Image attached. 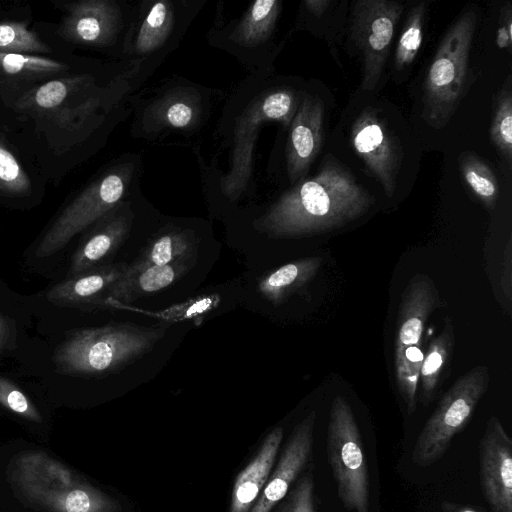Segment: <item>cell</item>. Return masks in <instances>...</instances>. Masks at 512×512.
<instances>
[{
	"label": "cell",
	"mask_w": 512,
	"mask_h": 512,
	"mask_svg": "<svg viewBox=\"0 0 512 512\" xmlns=\"http://www.w3.org/2000/svg\"><path fill=\"white\" fill-rule=\"evenodd\" d=\"M5 133L47 183L58 186L89 154L103 123V88L88 72L49 81L3 105Z\"/></svg>",
	"instance_id": "obj_1"
},
{
	"label": "cell",
	"mask_w": 512,
	"mask_h": 512,
	"mask_svg": "<svg viewBox=\"0 0 512 512\" xmlns=\"http://www.w3.org/2000/svg\"><path fill=\"white\" fill-rule=\"evenodd\" d=\"M373 202L354 175L330 160L314 177L284 193L255 226L275 238L321 233L356 220Z\"/></svg>",
	"instance_id": "obj_2"
},
{
	"label": "cell",
	"mask_w": 512,
	"mask_h": 512,
	"mask_svg": "<svg viewBox=\"0 0 512 512\" xmlns=\"http://www.w3.org/2000/svg\"><path fill=\"white\" fill-rule=\"evenodd\" d=\"M10 481L32 506L45 512H119L118 502L81 479L66 465L39 451L17 455Z\"/></svg>",
	"instance_id": "obj_3"
},
{
	"label": "cell",
	"mask_w": 512,
	"mask_h": 512,
	"mask_svg": "<svg viewBox=\"0 0 512 512\" xmlns=\"http://www.w3.org/2000/svg\"><path fill=\"white\" fill-rule=\"evenodd\" d=\"M166 330L134 323L82 329L58 347L54 360L61 371L69 374L117 372L150 353Z\"/></svg>",
	"instance_id": "obj_4"
},
{
	"label": "cell",
	"mask_w": 512,
	"mask_h": 512,
	"mask_svg": "<svg viewBox=\"0 0 512 512\" xmlns=\"http://www.w3.org/2000/svg\"><path fill=\"white\" fill-rule=\"evenodd\" d=\"M476 19L473 9L463 12L444 35L429 66L423 114L435 129L447 124L464 95Z\"/></svg>",
	"instance_id": "obj_5"
},
{
	"label": "cell",
	"mask_w": 512,
	"mask_h": 512,
	"mask_svg": "<svg viewBox=\"0 0 512 512\" xmlns=\"http://www.w3.org/2000/svg\"><path fill=\"white\" fill-rule=\"evenodd\" d=\"M326 443L343 506L350 512H369L370 480L363 441L353 410L341 395L331 403Z\"/></svg>",
	"instance_id": "obj_6"
},
{
	"label": "cell",
	"mask_w": 512,
	"mask_h": 512,
	"mask_svg": "<svg viewBox=\"0 0 512 512\" xmlns=\"http://www.w3.org/2000/svg\"><path fill=\"white\" fill-rule=\"evenodd\" d=\"M489 382L488 367L478 365L461 376L443 395L416 439L411 456L416 466L429 467L444 456L453 438L472 418Z\"/></svg>",
	"instance_id": "obj_7"
},
{
	"label": "cell",
	"mask_w": 512,
	"mask_h": 512,
	"mask_svg": "<svg viewBox=\"0 0 512 512\" xmlns=\"http://www.w3.org/2000/svg\"><path fill=\"white\" fill-rule=\"evenodd\" d=\"M127 183L128 173L113 167L71 194L44 232L36 255L48 257L66 246L120 202Z\"/></svg>",
	"instance_id": "obj_8"
},
{
	"label": "cell",
	"mask_w": 512,
	"mask_h": 512,
	"mask_svg": "<svg viewBox=\"0 0 512 512\" xmlns=\"http://www.w3.org/2000/svg\"><path fill=\"white\" fill-rule=\"evenodd\" d=\"M298 106L295 93L281 89L257 98L241 114L234 131L231 170L221 181L222 191L231 200L240 196L251 177L253 148L261 126L268 121L288 126Z\"/></svg>",
	"instance_id": "obj_9"
},
{
	"label": "cell",
	"mask_w": 512,
	"mask_h": 512,
	"mask_svg": "<svg viewBox=\"0 0 512 512\" xmlns=\"http://www.w3.org/2000/svg\"><path fill=\"white\" fill-rule=\"evenodd\" d=\"M403 6L390 0H359L351 14L352 39L361 51V88L373 90L385 67Z\"/></svg>",
	"instance_id": "obj_10"
},
{
	"label": "cell",
	"mask_w": 512,
	"mask_h": 512,
	"mask_svg": "<svg viewBox=\"0 0 512 512\" xmlns=\"http://www.w3.org/2000/svg\"><path fill=\"white\" fill-rule=\"evenodd\" d=\"M62 12L52 33L66 47L104 48L119 31L120 11L110 0L53 1Z\"/></svg>",
	"instance_id": "obj_11"
},
{
	"label": "cell",
	"mask_w": 512,
	"mask_h": 512,
	"mask_svg": "<svg viewBox=\"0 0 512 512\" xmlns=\"http://www.w3.org/2000/svg\"><path fill=\"white\" fill-rule=\"evenodd\" d=\"M479 475L493 512H512V440L496 416L490 417L480 440Z\"/></svg>",
	"instance_id": "obj_12"
},
{
	"label": "cell",
	"mask_w": 512,
	"mask_h": 512,
	"mask_svg": "<svg viewBox=\"0 0 512 512\" xmlns=\"http://www.w3.org/2000/svg\"><path fill=\"white\" fill-rule=\"evenodd\" d=\"M82 72L73 56L0 53V100L13 102L55 79Z\"/></svg>",
	"instance_id": "obj_13"
},
{
	"label": "cell",
	"mask_w": 512,
	"mask_h": 512,
	"mask_svg": "<svg viewBox=\"0 0 512 512\" xmlns=\"http://www.w3.org/2000/svg\"><path fill=\"white\" fill-rule=\"evenodd\" d=\"M351 142L366 167L392 197L399 166L397 147L383 121L371 108H365L351 127Z\"/></svg>",
	"instance_id": "obj_14"
},
{
	"label": "cell",
	"mask_w": 512,
	"mask_h": 512,
	"mask_svg": "<svg viewBox=\"0 0 512 512\" xmlns=\"http://www.w3.org/2000/svg\"><path fill=\"white\" fill-rule=\"evenodd\" d=\"M316 413H308L294 428L285 449L249 512H270L288 493L313 452Z\"/></svg>",
	"instance_id": "obj_15"
},
{
	"label": "cell",
	"mask_w": 512,
	"mask_h": 512,
	"mask_svg": "<svg viewBox=\"0 0 512 512\" xmlns=\"http://www.w3.org/2000/svg\"><path fill=\"white\" fill-rule=\"evenodd\" d=\"M47 184L5 131H0V205L34 206L42 200Z\"/></svg>",
	"instance_id": "obj_16"
},
{
	"label": "cell",
	"mask_w": 512,
	"mask_h": 512,
	"mask_svg": "<svg viewBox=\"0 0 512 512\" xmlns=\"http://www.w3.org/2000/svg\"><path fill=\"white\" fill-rule=\"evenodd\" d=\"M92 225L72 258L70 277L109 264L107 261L129 236L132 215L118 203Z\"/></svg>",
	"instance_id": "obj_17"
},
{
	"label": "cell",
	"mask_w": 512,
	"mask_h": 512,
	"mask_svg": "<svg viewBox=\"0 0 512 512\" xmlns=\"http://www.w3.org/2000/svg\"><path fill=\"white\" fill-rule=\"evenodd\" d=\"M196 262L182 261L165 266L128 264L120 279L92 307H115L158 293L183 278Z\"/></svg>",
	"instance_id": "obj_18"
},
{
	"label": "cell",
	"mask_w": 512,
	"mask_h": 512,
	"mask_svg": "<svg viewBox=\"0 0 512 512\" xmlns=\"http://www.w3.org/2000/svg\"><path fill=\"white\" fill-rule=\"evenodd\" d=\"M324 104L310 95L299 103L291 121L287 142V171L295 182L308 171L323 141Z\"/></svg>",
	"instance_id": "obj_19"
},
{
	"label": "cell",
	"mask_w": 512,
	"mask_h": 512,
	"mask_svg": "<svg viewBox=\"0 0 512 512\" xmlns=\"http://www.w3.org/2000/svg\"><path fill=\"white\" fill-rule=\"evenodd\" d=\"M438 302V290L430 277L416 274L410 279L399 305L394 359L406 348L422 343L425 323Z\"/></svg>",
	"instance_id": "obj_20"
},
{
	"label": "cell",
	"mask_w": 512,
	"mask_h": 512,
	"mask_svg": "<svg viewBox=\"0 0 512 512\" xmlns=\"http://www.w3.org/2000/svg\"><path fill=\"white\" fill-rule=\"evenodd\" d=\"M283 428H274L264 439L251 462L235 479L229 512H249L264 488L274 465Z\"/></svg>",
	"instance_id": "obj_21"
},
{
	"label": "cell",
	"mask_w": 512,
	"mask_h": 512,
	"mask_svg": "<svg viewBox=\"0 0 512 512\" xmlns=\"http://www.w3.org/2000/svg\"><path fill=\"white\" fill-rule=\"evenodd\" d=\"M127 267L125 262L109 263L71 276L55 285L47 298L55 303L92 307L120 279Z\"/></svg>",
	"instance_id": "obj_22"
},
{
	"label": "cell",
	"mask_w": 512,
	"mask_h": 512,
	"mask_svg": "<svg viewBox=\"0 0 512 512\" xmlns=\"http://www.w3.org/2000/svg\"><path fill=\"white\" fill-rule=\"evenodd\" d=\"M322 263L321 257H306L282 265L259 280L258 291L267 301L279 306L312 281Z\"/></svg>",
	"instance_id": "obj_23"
},
{
	"label": "cell",
	"mask_w": 512,
	"mask_h": 512,
	"mask_svg": "<svg viewBox=\"0 0 512 512\" xmlns=\"http://www.w3.org/2000/svg\"><path fill=\"white\" fill-rule=\"evenodd\" d=\"M198 247V237L192 231L171 229L150 238L132 264L165 266L197 261Z\"/></svg>",
	"instance_id": "obj_24"
},
{
	"label": "cell",
	"mask_w": 512,
	"mask_h": 512,
	"mask_svg": "<svg viewBox=\"0 0 512 512\" xmlns=\"http://www.w3.org/2000/svg\"><path fill=\"white\" fill-rule=\"evenodd\" d=\"M29 20L0 21V53L44 56L68 55L66 46H57L45 38L41 30L30 27Z\"/></svg>",
	"instance_id": "obj_25"
},
{
	"label": "cell",
	"mask_w": 512,
	"mask_h": 512,
	"mask_svg": "<svg viewBox=\"0 0 512 512\" xmlns=\"http://www.w3.org/2000/svg\"><path fill=\"white\" fill-rule=\"evenodd\" d=\"M454 342L453 324L451 319L446 317L442 331L430 341L421 365L420 401L425 406L434 398L441 375L452 356Z\"/></svg>",
	"instance_id": "obj_26"
},
{
	"label": "cell",
	"mask_w": 512,
	"mask_h": 512,
	"mask_svg": "<svg viewBox=\"0 0 512 512\" xmlns=\"http://www.w3.org/2000/svg\"><path fill=\"white\" fill-rule=\"evenodd\" d=\"M280 12L277 0H258L246 12L232 34V38L245 46H256L268 39Z\"/></svg>",
	"instance_id": "obj_27"
},
{
	"label": "cell",
	"mask_w": 512,
	"mask_h": 512,
	"mask_svg": "<svg viewBox=\"0 0 512 512\" xmlns=\"http://www.w3.org/2000/svg\"><path fill=\"white\" fill-rule=\"evenodd\" d=\"M173 21L174 8L171 2L158 1L154 3L138 31L136 51L146 54L160 47L170 34Z\"/></svg>",
	"instance_id": "obj_28"
},
{
	"label": "cell",
	"mask_w": 512,
	"mask_h": 512,
	"mask_svg": "<svg viewBox=\"0 0 512 512\" xmlns=\"http://www.w3.org/2000/svg\"><path fill=\"white\" fill-rule=\"evenodd\" d=\"M459 164L463 178L471 191L487 209H493L498 200L499 186L491 168L471 153H463L459 158Z\"/></svg>",
	"instance_id": "obj_29"
},
{
	"label": "cell",
	"mask_w": 512,
	"mask_h": 512,
	"mask_svg": "<svg viewBox=\"0 0 512 512\" xmlns=\"http://www.w3.org/2000/svg\"><path fill=\"white\" fill-rule=\"evenodd\" d=\"M423 357L422 343H419L406 348L400 357L394 359L398 390L409 414L416 408V393Z\"/></svg>",
	"instance_id": "obj_30"
},
{
	"label": "cell",
	"mask_w": 512,
	"mask_h": 512,
	"mask_svg": "<svg viewBox=\"0 0 512 512\" xmlns=\"http://www.w3.org/2000/svg\"><path fill=\"white\" fill-rule=\"evenodd\" d=\"M491 140L502 159L511 166L512 161V93L510 81L497 97L490 127Z\"/></svg>",
	"instance_id": "obj_31"
},
{
	"label": "cell",
	"mask_w": 512,
	"mask_h": 512,
	"mask_svg": "<svg viewBox=\"0 0 512 512\" xmlns=\"http://www.w3.org/2000/svg\"><path fill=\"white\" fill-rule=\"evenodd\" d=\"M427 2L421 1L409 12L395 51V67L402 70L416 58L423 40Z\"/></svg>",
	"instance_id": "obj_32"
},
{
	"label": "cell",
	"mask_w": 512,
	"mask_h": 512,
	"mask_svg": "<svg viewBox=\"0 0 512 512\" xmlns=\"http://www.w3.org/2000/svg\"><path fill=\"white\" fill-rule=\"evenodd\" d=\"M0 404L13 413L34 422L42 417L33 402L11 381L0 377Z\"/></svg>",
	"instance_id": "obj_33"
},
{
	"label": "cell",
	"mask_w": 512,
	"mask_h": 512,
	"mask_svg": "<svg viewBox=\"0 0 512 512\" xmlns=\"http://www.w3.org/2000/svg\"><path fill=\"white\" fill-rule=\"evenodd\" d=\"M312 473L301 477L275 512H316Z\"/></svg>",
	"instance_id": "obj_34"
},
{
	"label": "cell",
	"mask_w": 512,
	"mask_h": 512,
	"mask_svg": "<svg viewBox=\"0 0 512 512\" xmlns=\"http://www.w3.org/2000/svg\"><path fill=\"white\" fill-rule=\"evenodd\" d=\"M195 117L194 108L182 100H173L168 102L161 109L160 119L167 125L175 128H185L189 126Z\"/></svg>",
	"instance_id": "obj_35"
},
{
	"label": "cell",
	"mask_w": 512,
	"mask_h": 512,
	"mask_svg": "<svg viewBox=\"0 0 512 512\" xmlns=\"http://www.w3.org/2000/svg\"><path fill=\"white\" fill-rule=\"evenodd\" d=\"M503 22L497 33L496 43L499 48L510 49L512 43V8L508 2L501 10Z\"/></svg>",
	"instance_id": "obj_36"
},
{
	"label": "cell",
	"mask_w": 512,
	"mask_h": 512,
	"mask_svg": "<svg viewBox=\"0 0 512 512\" xmlns=\"http://www.w3.org/2000/svg\"><path fill=\"white\" fill-rule=\"evenodd\" d=\"M500 283H501L503 293L505 294L508 303H510L511 302V294H512L511 239H509L507 246H506Z\"/></svg>",
	"instance_id": "obj_37"
},
{
	"label": "cell",
	"mask_w": 512,
	"mask_h": 512,
	"mask_svg": "<svg viewBox=\"0 0 512 512\" xmlns=\"http://www.w3.org/2000/svg\"><path fill=\"white\" fill-rule=\"evenodd\" d=\"M306 8L315 16H321L328 8L329 0H306L304 2Z\"/></svg>",
	"instance_id": "obj_38"
},
{
	"label": "cell",
	"mask_w": 512,
	"mask_h": 512,
	"mask_svg": "<svg viewBox=\"0 0 512 512\" xmlns=\"http://www.w3.org/2000/svg\"><path fill=\"white\" fill-rule=\"evenodd\" d=\"M441 507L444 512H478L472 507L459 505L450 501H443Z\"/></svg>",
	"instance_id": "obj_39"
},
{
	"label": "cell",
	"mask_w": 512,
	"mask_h": 512,
	"mask_svg": "<svg viewBox=\"0 0 512 512\" xmlns=\"http://www.w3.org/2000/svg\"><path fill=\"white\" fill-rule=\"evenodd\" d=\"M8 323L4 317L0 315V348L5 344L8 337Z\"/></svg>",
	"instance_id": "obj_40"
},
{
	"label": "cell",
	"mask_w": 512,
	"mask_h": 512,
	"mask_svg": "<svg viewBox=\"0 0 512 512\" xmlns=\"http://www.w3.org/2000/svg\"><path fill=\"white\" fill-rule=\"evenodd\" d=\"M0 131H4V128H3L2 124H1V122H0Z\"/></svg>",
	"instance_id": "obj_41"
}]
</instances>
